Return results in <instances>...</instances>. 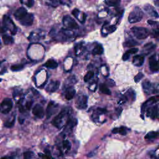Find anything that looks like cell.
Returning <instances> with one entry per match:
<instances>
[{"label": "cell", "mask_w": 159, "mask_h": 159, "mask_svg": "<svg viewBox=\"0 0 159 159\" xmlns=\"http://www.w3.org/2000/svg\"><path fill=\"white\" fill-rule=\"evenodd\" d=\"M100 90L101 91V92L106 94L110 95L111 94V91L109 90V89L108 88V86L105 84L102 83L100 85Z\"/></svg>", "instance_id": "cell-26"}, {"label": "cell", "mask_w": 159, "mask_h": 159, "mask_svg": "<svg viewBox=\"0 0 159 159\" xmlns=\"http://www.w3.org/2000/svg\"><path fill=\"white\" fill-rule=\"evenodd\" d=\"M27 14V11L26 9L23 7H21L14 13V17L17 20L20 21L21 19H22L24 17H25Z\"/></svg>", "instance_id": "cell-14"}, {"label": "cell", "mask_w": 159, "mask_h": 159, "mask_svg": "<svg viewBox=\"0 0 159 159\" xmlns=\"http://www.w3.org/2000/svg\"><path fill=\"white\" fill-rule=\"evenodd\" d=\"M144 57L142 55H136L133 57V63L134 65L137 67H140L143 65L144 62Z\"/></svg>", "instance_id": "cell-17"}, {"label": "cell", "mask_w": 159, "mask_h": 159, "mask_svg": "<svg viewBox=\"0 0 159 159\" xmlns=\"http://www.w3.org/2000/svg\"><path fill=\"white\" fill-rule=\"evenodd\" d=\"M57 105L55 104V103L52 101H51L49 103V105L47 108V117L49 118L52 114H53L55 112V110H56Z\"/></svg>", "instance_id": "cell-16"}, {"label": "cell", "mask_w": 159, "mask_h": 159, "mask_svg": "<svg viewBox=\"0 0 159 159\" xmlns=\"http://www.w3.org/2000/svg\"><path fill=\"white\" fill-rule=\"evenodd\" d=\"M151 36L154 38L159 37V29H155L152 30L151 33Z\"/></svg>", "instance_id": "cell-35"}, {"label": "cell", "mask_w": 159, "mask_h": 159, "mask_svg": "<svg viewBox=\"0 0 159 159\" xmlns=\"http://www.w3.org/2000/svg\"><path fill=\"white\" fill-rule=\"evenodd\" d=\"M158 114V106L155 105L153 106L149 107L146 110L147 116L150 117L152 119H155Z\"/></svg>", "instance_id": "cell-9"}, {"label": "cell", "mask_w": 159, "mask_h": 159, "mask_svg": "<svg viewBox=\"0 0 159 159\" xmlns=\"http://www.w3.org/2000/svg\"><path fill=\"white\" fill-rule=\"evenodd\" d=\"M129 131V129L128 128H126V127L121 126L120 127V128L113 129L112 131V132L113 134H119L122 135V136H125V135L128 134Z\"/></svg>", "instance_id": "cell-18"}, {"label": "cell", "mask_w": 159, "mask_h": 159, "mask_svg": "<svg viewBox=\"0 0 159 159\" xmlns=\"http://www.w3.org/2000/svg\"><path fill=\"white\" fill-rule=\"evenodd\" d=\"M107 83L108 85H109L110 86H113L115 85V82L113 80H109L107 81Z\"/></svg>", "instance_id": "cell-43"}, {"label": "cell", "mask_w": 159, "mask_h": 159, "mask_svg": "<svg viewBox=\"0 0 159 159\" xmlns=\"http://www.w3.org/2000/svg\"><path fill=\"white\" fill-rule=\"evenodd\" d=\"M131 55L128 52H126L124 55H123V61H127L128 60L129 58H130V56H131Z\"/></svg>", "instance_id": "cell-38"}, {"label": "cell", "mask_w": 159, "mask_h": 159, "mask_svg": "<svg viewBox=\"0 0 159 159\" xmlns=\"http://www.w3.org/2000/svg\"><path fill=\"white\" fill-rule=\"evenodd\" d=\"M148 23L149 24V25H155V24L157 23V22L151 21V20H149L148 21Z\"/></svg>", "instance_id": "cell-45"}, {"label": "cell", "mask_w": 159, "mask_h": 159, "mask_svg": "<svg viewBox=\"0 0 159 159\" xmlns=\"http://www.w3.org/2000/svg\"><path fill=\"white\" fill-rule=\"evenodd\" d=\"M68 114V111L67 109H63L61 112L55 117L52 121V124L56 128L60 129L62 126V124L64 123L65 119Z\"/></svg>", "instance_id": "cell-4"}, {"label": "cell", "mask_w": 159, "mask_h": 159, "mask_svg": "<svg viewBox=\"0 0 159 159\" xmlns=\"http://www.w3.org/2000/svg\"><path fill=\"white\" fill-rule=\"evenodd\" d=\"M63 147H64L65 149H68V150H70V148H71V144H70V142L68 140H64V141H63Z\"/></svg>", "instance_id": "cell-36"}, {"label": "cell", "mask_w": 159, "mask_h": 159, "mask_svg": "<svg viewBox=\"0 0 159 159\" xmlns=\"http://www.w3.org/2000/svg\"><path fill=\"white\" fill-rule=\"evenodd\" d=\"M142 88L147 94L159 93V85H154L146 80L142 83Z\"/></svg>", "instance_id": "cell-3"}, {"label": "cell", "mask_w": 159, "mask_h": 159, "mask_svg": "<svg viewBox=\"0 0 159 159\" xmlns=\"http://www.w3.org/2000/svg\"><path fill=\"white\" fill-rule=\"evenodd\" d=\"M13 101L10 98H5L0 104V112L3 114L9 113L13 108Z\"/></svg>", "instance_id": "cell-6"}, {"label": "cell", "mask_w": 159, "mask_h": 159, "mask_svg": "<svg viewBox=\"0 0 159 159\" xmlns=\"http://www.w3.org/2000/svg\"><path fill=\"white\" fill-rule=\"evenodd\" d=\"M159 101V95H155V96L152 97L150 98L147 101H146L144 104L142 105L141 107V114L142 116L144 115L145 112L146 111L147 109L152 106V105H154L155 103Z\"/></svg>", "instance_id": "cell-7"}, {"label": "cell", "mask_w": 159, "mask_h": 159, "mask_svg": "<svg viewBox=\"0 0 159 159\" xmlns=\"http://www.w3.org/2000/svg\"><path fill=\"white\" fill-rule=\"evenodd\" d=\"M88 103V97L86 95H82L78 97L77 100V107L80 109H85L87 108Z\"/></svg>", "instance_id": "cell-10"}, {"label": "cell", "mask_w": 159, "mask_h": 159, "mask_svg": "<svg viewBox=\"0 0 159 159\" xmlns=\"http://www.w3.org/2000/svg\"><path fill=\"white\" fill-rule=\"evenodd\" d=\"M80 11L77 9H75L72 11V12H71V13H72V14L76 18H78V15L80 14Z\"/></svg>", "instance_id": "cell-40"}, {"label": "cell", "mask_w": 159, "mask_h": 159, "mask_svg": "<svg viewBox=\"0 0 159 159\" xmlns=\"http://www.w3.org/2000/svg\"><path fill=\"white\" fill-rule=\"evenodd\" d=\"M6 30H7V29L4 26L0 27V34L5 33Z\"/></svg>", "instance_id": "cell-44"}, {"label": "cell", "mask_w": 159, "mask_h": 159, "mask_svg": "<svg viewBox=\"0 0 159 159\" xmlns=\"http://www.w3.org/2000/svg\"><path fill=\"white\" fill-rule=\"evenodd\" d=\"M158 157H159V154H158Z\"/></svg>", "instance_id": "cell-48"}, {"label": "cell", "mask_w": 159, "mask_h": 159, "mask_svg": "<svg viewBox=\"0 0 159 159\" xmlns=\"http://www.w3.org/2000/svg\"><path fill=\"white\" fill-rule=\"evenodd\" d=\"M3 26L7 29V30H10L11 33L13 35H15L17 33V28L16 27L13 21L10 19V18L7 16L4 15L3 16Z\"/></svg>", "instance_id": "cell-5"}, {"label": "cell", "mask_w": 159, "mask_h": 159, "mask_svg": "<svg viewBox=\"0 0 159 159\" xmlns=\"http://www.w3.org/2000/svg\"><path fill=\"white\" fill-rule=\"evenodd\" d=\"M33 102L32 101H27L26 103V108L27 110H30L32 108V105H33Z\"/></svg>", "instance_id": "cell-42"}, {"label": "cell", "mask_w": 159, "mask_h": 159, "mask_svg": "<svg viewBox=\"0 0 159 159\" xmlns=\"http://www.w3.org/2000/svg\"><path fill=\"white\" fill-rule=\"evenodd\" d=\"M22 4H25L27 7H30L34 5L33 0H20Z\"/></svg>", "instance_id": "cell-31"}, {"label": "cell", "mask_w": 159, "mask_h": 159, "mask_svg": "<svg viewBox=\"0 0 159 159\" xmlns=\"http://www.w3.org/2000/svg\"><path fill=\"white\" fill-rule=\"evenodd\" d=\"M94 76V72L93 71H89L88 73H87L85 76L84 77V81L85 82H87L90 81V80Z\"/></svg>", "instance_id": "cell-29"}, {"label": "cell", "mask_w": 159, "mask_h": 159, "mask_svg": "<svg viewBox=\"0 0 159 159\" xmlns=\"http://www.w3.org/2000/svg\"><path fill=\"white\" fill-rule=\"evenodd\" d=\"M75 90L72 88H68L67 90V92H66V94H65V98L67 100H70L72 99L75 94Z\"/></svg>", "instance_id": "cell-21"}, {"label": "cell", "mask_w": 159, "mask_h": 159, "mask_svg": "<svg viewBox=\"0 0 159 159\" xmlns=\"http://www.w3.org/2000/svg\"><path fill=\"white\" fill-rule=\"evenodd\" d=\"M103 52H104V49H103V46L100 44H98L95 46L92 51V53L93 55H101Z\"/></svg>", "instance_id": "cell-23"}, {"label": "cell", "mask_w": 159, "mask_h": 159, "mask_svg": "<svg viewBox=\"0 0 159 159\" xmlns=\"http://www.w3.org/2000/svg\"><path fill=\"white\" fill-rule=\"evenodd\" d=\"M144 10H145L146 12L148 14H149L150 16H152L153 18H159L158 14L157 13V12L155 11V10L151 5L146 4L144 6Z\"/></svg>", "instance_id": "cell-15"}, {"label": "cell", "mask_w": 159, "mask_h": 159, "mask_svg": "<svg viewBox=\"0 0 159 159\" xmlns=\"http://www.w3.org/2000/svg\"><path fill=\"white\" fill-rule=\"evenodd\" d=\"M143 18V12L139 7H136L132 10L129 15L128 21L130 23H137L140 22Z\"/></svg>", "instance_id": "cell-1"}, {"label": "cell", "mask_w": 159, "mask_h": 159, "mask_svg": "<svg viewBox=\"0 0 159 159\" xmlns=\"http://www.w3.org/2000/svg\"><path fill=\"white\" fill-rule=\"evenodd\" d=\"M116 27L115 26H109L106 29V30L108 31V33H112L116 30Z\"/></svg>", "instance_id": "cell-39"}, {"label": "cell", "mask_w": 159, "mask_h": 159, "mask_svg": "<svg viewBox=\"0 0 159 159\" xmlns=\"http://www.w3.org/2000/svg\"><path fill=\"white\" fill-rule=\"evenodd\" d=\"M44 66L47 67V68H49L55 69L58 67V63L55 60H54L53 59H50L48 61H47L44 63Z\"/></svg>", "instance_id": "cell-20"}, {"label": "cell", "mask_w": 159, "mask_h": 159, "mask_svg": "<svg viewBox=\"0 0 159 159\" xmlns=\"http://www.w3.org/2000/svg\"><path fill=\"white\" fill-rule=\"evenodd\" d=\"M34 154L33 152H30V151H28V152H26L24 153V158L25 159H29L34 157Z\"/></svg>", "instance_id": "cell-34"}, {"label": "cell", "mask_w": 159, "mask_h": 159, "mask_svg": "<svg viewBox=\"0 0 159 159\" xmlns=\"http://www.w3.org/2000/svg\"><path fill=\"white\" fill-rule=\"evenodd\" d=\"M0 82H1V79H0Z\"/></svg>", "instance_id": "cell-47"}, {"label": "cell", "mask_w": 159, "mask_h": 159, "mask_svg": "<svg viewBox=\"0 0 159 159\" xmlns=\"http://www.w3.org/2000/svg\"><path fill=\"white\" fill-rule=\"evenodd\" d=\"M157 117L158 119V120H159V114H158V116H157Z\"/></svg>", "instance_id": "cell-46"}, {"label": "cell", "mask_w": 159, "mask_h": 159, "mask_svg": "<svg viewBox=\"0 0 159 159\" xmlns=\"http://www.w3.org/2000/svg\"><path fill=\"white\" fill-rule=\"evenodd\" d=\"M24 68V65L23 64H19V65H13L11 67V70L13 71H20Z\"/></svg>", "instance_id": "cell-32"}, {"label": "cell", "mask_w": 159, "mask_h": 159, "mask_svg": "<svg viewBox=\"0 0 159 159\" xmlns=\"http://www.w3.org/2000/svg\"><path fill=\"white\" fill-rule=\"evenodd\" d=\"M3 40L4 44L6 45H10L12 44L14 42V39L11 36H7V35H3Z\"/></svg>", "instance_id": "cell-25"}, {"label": "cell", "mask_w": 159, "mask_h": 159, "mask_svg": "<svg viewBox=\"0 0 159 159\" xmlns=\"http://www.w3.org/2000/svg\"><path fill=\"white\" fill-rule=\"evenodd\" d=\"M139 44L137 42L134 41L132 39H129L128 40V41H126L124 43V46L125 47H132V46H135V45H137Z\"/></svg>", "instance_id": "cell-27"}, {"label": "cell", "mask_w": 159, "mask_h": 159, "mask_svg": "<svg viewBox=\"0 0 159 159\" xmlns=\"http://www.w3.org/2000/svg\"><path fill=\"white\" fill-rule=\"evenodd\" d=\"M14 123H15V117H14L13 119H11V120H8L7 121L4 123V126L6 127V128H12V127L14 126Z\"/></svg>", "instance_id": "cell-30"}, {"label": "cell", "mask_w": 159, "mask_h": 159, "mask_svg": "<svg viewBox=\"0 0 159 159\" xmlns=\"http://www.w3.org/2000/svg\"><path fill=\"white\" fill-rule=\"evenodd\" d=\"M139 51V49L137 48H132L129 50H128L127 52H128L130 54H135L136 53Z\"/></svg>", "instance_id": "cell-41"}, {"label": "cell", "mask_w": 159, "mask_h": 159, "mask_svg": "<svg viewBox=\"0 0 159 159\" xmlns=\"http://www.w3.org/2000/svg\"><path fill=\"white\" fill-rule=\"evenodd\" d=\"M159 136V132L157 131H150L147 134L145 138L146 139L152 140L157 138Z\"/></svg>", "instance_id": "cell-22"}, {"label": "cell", "mask_w": 159, "mask_h": 159, "mask_svg": "<svg viewBox=\"0 0 159 159\" xmlns=\"http://www.w3.org/2000/svg\"><path fill=\"white\" fill-rule=\"evenodd\" d=\"M63 22L64 26L68 29H77L78 28V25H77V23L69 16H66L63 18Z\"/></svg>", "instance_id": "cell-8"}, {"label": "cell", "mask_w": 159, "mask_h": 159, "mask_svg": "<svg viewBox=\"0 0 159 159\" xmlns=\"http://www.w3.org/2000/svg\"><path fill=\"white\" fill-rule=\"evenodd\" d=\"M155 47V45L152 44V43H149L146 44L144 47V51H147V53H150L151 51H152L154 48Z\"/></svg>", "instance_id": "cell-28"}, {"label": "cell", "mask_w": 159, "mask_h": 159, "mask_svg": "<svg viewBox=\"0 0 159 159\" xmlns=\"http://www.w3.org/2000/svg\"><path fill=\"white\" fill-rule=\"evenodd\" d=\"M20 23L22 25L25 26H30L33 25L34 22V15L33 14L27 13L25 17L20 21Z\"/></svg>", "instance_id": "cell-11"}, {"label": "cell", "mask_w": 159, "mask_h": 159, "mask_svg": "<svg viewBox=\"0 0 159 159\" xmlns=\"http://www.w3.org/2000/svg\"><path fill=\"white\" fill-rule=\"evenodd\" d=\"M131 31L137 39L142 40L146 39L149 36V31L146 28L142 27H133Z\"/></svg>", "instance_id": "cell-2"}, {"label": "cell", "mask_w": 159, "mask_h": 159, "mask_svg": "<svg viewBox=\"0 0 159 159\" xmlns=\"http://www.w3.org/2000/svg\"><path fill=\"white\" fill-rule=\"evenodd\" d=\"M150 69L152 71H157L159 70V63L156 59L155 55H152L149 60Z\"/></svg>", "instance_id": "cell-12"}, {"label": "cell", "mask_w": 159, "mask_h": 159, "mask_svg": "<svg viewBox=\"0 0 159 159\" xmlns=\"http://www.w3.org/2000/svg\"><path fill=\"white\" fill-rule=\"evenodd\" d=\"M60 86L59 82L55 81V82H52L49 85V86L47 87V90L51 91V92H54L56 91Z\"/></svg>", "instance_id": "cell-19"}, {"label": "cell", "mask_w": 159, "mask_h": 159, "mask_svg": "<svg viewBox=\"0 0 159 159\" xmlns=\"http://www.w3.org/2000/svg\"><path fill=\"white\" fill-rule=\"evenodd\" d=\"M33 113L38 118H42L44 116V111L43 107L39 104H37L33 109Z\"/></svg>", "instance_id": "cell-13"}, {"label": "cell", "mask_w": 159, "mask_h": 159, "mask_svg": "<svg viewBox=\"0 0 159 159\" xmlns=\"http://www.w3.org/2000/svg\"><path fill=\"white\" fill-rule=\"evenodd\" d=\"M50 1L52 3V6L56 7L62 3V0H50Z\"/></svg>", "instance_id": "cell-37"}, {"label": "cell", "mask_w": 159, "mask_h": 159, "mask_svg": "<svg viewBox=\"0 0 159 159\" xmlns=\"http://www.w3.org/2000/svg\"><path fill=\"white\" fill-rule=\"evenodd\" d=\"M105 3L109 6L116 7L120 4L121 0H105Z\"/></svg>", "instance_id": "cell-24"}, {"label": "cell", "mask_w": 159, "mask_h": 159, "mask_svg": "<svg viewBox=\"0 0 159 159\" xmlns=\"http://www.w3.org/2000/svg\"><path fill=\"white\" fill-rule=\"evenodd\" d=\"M144 77V74H143L142 72H139L137 74V75H136L134 77V81L136 83H138Z\"/></svg>", "instance_id": "cell-33"}]
</instances>
